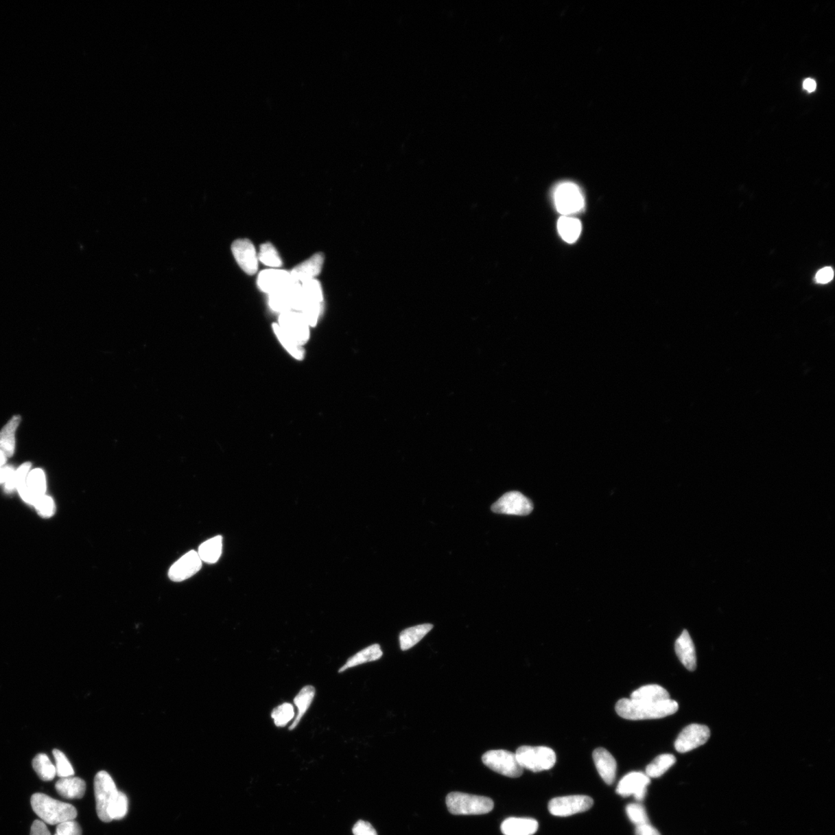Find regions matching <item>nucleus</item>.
<instances>
[{
    "label": "nucleus",
    "mask_w": 835,
    "mask_h": 835,
    "mask_svg": "<svg viewBox=\"0 0 835 835\" xmlns=\"http://www.w3.org/2000/svg\"><path fill=\"white\" fill-rule=\"evenodd\" d=\"M615 709L620 717L628 720H646L672 716L679 710V704L670 698L657 703L622 698Z\"/></svg>",
    "instance_id": "1"
},
{
    "label": "nucleus",
    "mask_w": 835,
    "mask_h": 835,
    "mask_svg": "<svg viewBox=\"0 0 835 835\" xmlns=\"http://www.w3.org/2000/svg\"><path fill=\"white\" fill-rule=\"evenodd\" d=\"M30 801L36 814L48 825H56L75 820L78 814L76 808L71 804L57 801L44 794L34 795Z\"/></svg>",
    "instance_id": "2"
},
{
    "label": "nucleus",
    "mask_w": 835,
    "mask_h": 835,
    "mask_svg": "<svg viewBox=\"0 0 835 835\" xmlns=\"http://www.w3.org/2000/svg\"><path fill=\"white\" fill-rule=\"evenodd\" d=\"M96 810L103 822H110L111 812L119 794L114 780L106 771L96 774L94 781Z\"/></svg>",
    "instance_id": "3"
},
{
    "label": "nucleus",
    "mask_w": 835,
    "mask_h": 835,
    "mask_svg": "<svg viewBox=\"0 0 835 835\" xmlns=\"http://www.w3.org/2000/svg\"><path fill=\"white\" fill-rule=\"evenodd\" d=\"M447 805L454 815H481L490 813L495 803L489 797L453 792L447 797Z\"/></svg>",
    "instance_id": "4"
},
{
    "label": "nucleus",
    "mask_w": 835,
    "mask_h": 835,
    "mask_svg": "<svg viewBox=\"0 0 835 835\" xmlns=\"http://www.w3.org/2000/svg\"><path fill=\"white\" fill-rule=\"evenodd\" d=\"M515 754L523 769L534 773L550 770L556 763V753L546 746H524Z\"/></svg>",
    "instance_id": "5"
},
{
    "label": "nucleus",
    "mask_w": 835,
    "mask_h": 835,
    "mask_svg": "<svg viewBox=\"0 0 835 835\" xmlns=\"http://www.w3.org/2000/svg\"><path fill=\"white\" fill-rule=\"evenodd\" d=\"M482 761L491 770L505 777L517 778L522 775L524 769L514 753L504 749L490 751L483 755Z\"/></svg>",
    "instance_id": "6"
},
{
    "label": "nucleus",
    "mask_w": 835,
    "mask_h": 835,
    "mask_svg": "<svg viewBox=\"0 0 835 835\" xmlns=\"http://www.w3.org/2000/svg\"><path fill=\"white\" fill-rule=\"evenodd\" d=\"M556 209L563 216H569L580 211L584 206L582 193L575 184L566 182L560 185L554 193Z\"/></svg>",
    "instance_id": "7"
},
{
    "label": "nucleus",
    "mask_w": 835,
    "mask_h": 835,
    "mask_svg": "<svg viewBox=\"0 0 835 835\" xmlns=\"http://www.w3.org/2000/svg\"><path fill=\"white\" fill-rule=\"evenodd\" d=\"M533 509L531 499L518 491L504 493L491 506V510L495 513L516 516H527Z\"/></svg>",
    "instance_id": "8"
},
{
    "label": "nucleus",
    "mask_w": 835,
    "mask_h": 835,
    "mask_svg": "<svg viewBox=\"0 0 835 835\" xmlns=\"http://www.w3.org/2000/svg\"><path fill=\"white\" fill-rule=\"evenodd\" d=\"M593 805L592 798L584 795L556 797L548 803V810L556 816H568L587 812Z\"/></svg>",
    "instance_id": "9"
},
{
    "label": "nucleus",
    "mask_w": 835,
    "mask_h": 835,
    "mask_svg": "<svg viewBox=\"0 0 835 835\" xmlns=\"http://www.w3.org/2000/svg\"><path fill=\"white\" fill-rule=\"evenodd\" d=\"M278 325L295 342L303 346L309 338V326L303 314L288 311L279 315Z\"/></svg>",
    "instance_id": "10"
},
{
    "label": "nucleus",
    "mask_w": 835,
    "mask_h": 835,
    "mask_svg": "<svg viewBox=\"0 0 835 835\" xmlns=\"http://www.w3.org/2000/svg\"><path fill=\"white\" fill-rule=\"evenodd\" d=\"M710 729L703 725L691 724L687 725L677 738L674 746L676 751L685 753L705 744L710 738Z\"/></svg>",
    "instance_id": "11"
},
{
    "label": "nucleus",
    "mask_w": 835,
    "mask_h": 835,
    "mask_svg": "<svg viewBox=\"0 0 835 835\" xmlns=\"http://www.w3.org/2000/svg\"><path fill=\"white\" fill-rule=\"evenodd\" d=\"M650 778L642 772H631L622 778L617 788V793L621 797L633 796L639 801H643L647 794Z\"/></svg>",
    "instance_id": "12"
},
{
    "label": "nucleus",
    "mask_w": 835,
    "mask_h": 835,
    "mask_svg": "<svg viewBox=\"0 0 835 835\" xmlns=\"http://www.w3.org/2000/svg\"><path fill=\"white\" fill-rule=\"evenodd\" d=\"M231 252L241 269L252 276L258 272L259 259L252 242L248 239H239L233 242Z\"/></svg>",
    "instance_id": "13"
},
{
    "label": "nucleus",
    "mask_w": 835,
    "mask_h": 835,
    "mask_svg": "<svg viewBox=\"0 0 835 835\" xmlns=\"http://www.w3.org/2000/svg\"><path fill=\"white\" fill-rule=\"evenodd\" d=\"M202 567L198 552L190 551L170 567L168 576L170 580L183 582L196 574Z\"/></svg>",
    "instance_id": "14"
},
{
    "label": "nucleus",
    "mask_w": 835,
    "mask_h": 835,
    "mask_svg": "<svg viewBox=\"0 0 835 835\" xmlns=\"http://www.w3.org/2000/svg\"><path fill=\"white\" fill-rule=\"evenodd\" d=\"M294 281L290 272L270 269L259 273L257 283L261 291L270 295L287 288Z\"/></svg>",
    "instance_id": "15"
},
{
    "label": "nucleus",
    "mask_w": 835,
    "mask_h": 835,
    "mask_svg": "<svg viewBox=\"0 0 835 835\" xmlns=\"http://www.w3.org/2000/svg\"><path fill=\"white\" fill-rule=\"evenodd\" d=\"M325 256L322 253L315 254L309 259L298 265L290 273L292 279L298 283L314 279L321 272L324 266Z\"/></svg>",
    "instance_id": "16"
},
{
    "label": "nucleus",
    "mask_w": 835,
    "mask_h": 835,
    "mask_svg": "<svg viewBox=\"0 0 835 835\" xmlns=\"http://www.w3.org/2000/svg\"><path fill=\"white\" fill-rule=\"evenodd\" d=\"M593 760L600 776L608 785L614 783L617 774V762L613 755L603 748L596 749L593 752Z\"/></svg>",
    "instance_id": "17"
},
{
    "label": "nucleus",
    "mask_w": 835,
    "mask_h": 835,
    "mask_svg": "<svg viewBox=\"0 0 835 835\" xmlns=\"http://www.w3.org/2000/svg\"><path fill=\"white\" fill-rule=\"evenodd\" d=\"M675 652L680 661L690 672H694L697 667L696 648L692 637L687 631H684L675 643Z\"/></svg>",
    "instance_id": "18"
},
{
    "label": "nucleus",
    "mask_w": 835,
    "mask_h": 835,
    "mask_svg": "<svg viewBox=\"0 0 835 835\" xmlns=\"http://www.w3.org/2000/svg\"><path fill=\"white\" fill-rule=\"evenodd\" d=\"M27 497L25 503L34 505L36 499L45 495L47 491V478L44 471L36 468L30 471L26 481Z\"/></svg>",
    "instance_id": "19"
},
{
    "label": "nucleus",
    "mask_w": 835,
    "mask_h": 835,
    "mask_svg": "<svg viewBox=\"0 0 835 835\" xmlns=\"http://www.w3.org/2000/svg\"><path fill=\"white\" fill-rule=\"evenodd\" d=\"M21 422V417L16 414L0 430V450L8 458L14 456L16 448V432Z\"/></svg>",
    "instance_id": "20"
},
{
    "label": "nucleus",
    "mask_w": 835,
    "mask_h": 835,
    "mask_svg": "<svg viewBox=\"0 0 835 835\" xmlns=\"http://www.w3.org/2000/svg\"><path fill=\"white\" fill-rule=\"evenodd\" d=\"M539 822L532 819L510 818L502 825L504 835H533L537 832Z\"/></svg>",
    "instance_id": "21"
},
{
    "label": "nucleus",
    "mask_w": 835,
    "mask_h": 835,
    "mask_svg": "<svg viewBox=\"0 0 835 835\" xmlns=\"http://www.w3.org/2000/svg\"><path fill=\"white\" fill-rule=\"evenodd\" d=\"M56 789L66 799H81L86 790V784L78 777L60 778L56 783Z\"/></svg>",
    "instance_id": "22"
},
{
    "label": "nucleus",
    "mask_w": 835,
    "mask_h": 835,
    "mask_svg": "<svg viewBox=\"0 0 835 835\" xmlns=\"http://www.w3.org/2000/svg\"><path fill=\"white\" fill-rule=\"evenodd\" d=\"M382 656L383 652L379 644L371 645L351 657L344 666L340 668L338 672L343 673L346 670L362 666L363 663L379 660Z\"/></svg>",
    "instance_id": "23"
},
{
    "label": "nucleus",
    "mask_w": 835,
    "mask_h": 835,
    "mask_svg": "<svg viewBox=\"0 0 835 835\" xmlns=\"http://www.w3.org/2000/svg\"><path fill=\"white\" fill-rule=\"evenodd\" d=\"M434 625L425 624L410 627L402 631L399 635L400 648L402 650H408L416 645L428 635Z\"/></svg>",
    "instance_id": "24"
},
{
    "label": "nucleus",
    "mask_w": 835,
    "mask_h": 835,
    "mask_svg": "<svg viewBox=\"0 0 835 835\" xmlns=\"http://www.w3.org/2000/svg\"><path fill=\"white\" fill-rule=\"evenodd\" d=\"M315 696L316 690L312 685L303 687L300 692L297 694V696L294 698V704L298 709V713L294 722H292L289 728L290 731L294 730L298 727V723L301 722V719L306 714L311 704H312Z\"/></svg>",
    "instance_id": "25"
},
{
    "label": "nucleus",
    "mask_w": 835,
    "mask_h": 835,
    "mask_svg": "<svg viewBox=\"0 0 835 835\" xmlns=\"http://www.w3.org/2000/svg\"><path fill=\"white\" fill-rule=\"evenodd\" d=\"M223 548V538L221 535L210 539L201 544L198 548V556L202 563L214 564L221 558Z\"/></svg>",
    "instance_id": "26"
},
{
    "label": "nucleus",
    "mask_w": 835,
    "mask_h": 835,
    "mask_svg": "<svg viewBox=\"0 0 835 835\" xmlns=\"http://www.w3.org/2000/svg\"><path fill=\"white\" fill-rule=\"evenodd\" d=\"M670 698L668 692L657 685H648L638 688L631 694V699L646 703H657Z\"/></svg>",
    "instance_id": "27"
},
{
    "label": "nucleus",
    "mask_w": 835,
    "mask_h": 835,
    "mask_svg": "<svg viewBox=\"0 0 835 835\" xmlns=\"http://www.w3.org/2000/svg\"><path fill=\"white\" fill-rule=\"evenodd\" d=\"M558 231L563 239L568 243L577 241L580 236L582 224L578 219L569 216H562L558 222Z\"/></svg>",
    "instance_id": "28"
},
{
    "label": "nucleus",
    "mask_w": 835,
    "mask_h": 835,
    "mask_svg": "<svg viewBox=\"0 0 835 835\" xmlns=\"http://www.w3.org/2000/svg\"><path fill=\"white\" fill-rule=\"evenodd\" d=\"M676 763V758L672 754H662L658 755L647 768L646 774L650 778H658L666 773L670 767Z\"/></svg>",
    "instance_id": "29"
},
{
    "label": "nucleus",
    "mask_w": 835,
    "mask_h": 835,
    "mask_svg": "<svg viewBox=\"0 0 835 835\" xmlns=\"http://www.w3.org/2000/svg\"><path fill=\"white\" fill-rule=\"evenodd\" d=\"M33 767L38 777L44 781H51L57 775L56 766L46 754L36 755L33 760Z\"/></svg>",
    "instance_id": "30"
},
{
    "label": "nucleus",
    "mask_w": 835,
    "mask_h": 835,
    "mask_svg": "<svg viewBox=\"0 0 835 835\" xmlns=\"http://www.w3.org/2000/svg\"><path fill=\"white\" fill-rule=\"evenodd\" d=\"M32 467V462H27L16 469L11 478L4 484L5 492L10 493L25 486L27 475Z\"/></svg>",
    "instance_id": "31"
},
{
    "label": "nucleus",
    "mask_w": 835,
    "mask_h": 835,
    "mask_svg": "<svg viewBox=\"0 0 835 835\" xmlns=\"http://www.w3.org/2000/svg\"><path fill=\"white\" fill-rule=\"evenodd\" d=\"M258 259L260 263L272 269H277L283 266L282 259L280 258L277 248L271 243H265L261 246Z\"/></svg>",
    "instance_id": "32"
},
{
    "label": "nucleus",
    "mask_w": 835,
    "mask_h": 835,
    "mask_svg": "<svg viewBox=\"0 0 835 835\" xmlns=\"http://www.w3.org/2000/svg\"><path fill=\"white\" fill-rule=\"evenodd\" d=\"M273 331L275 332L277 337L280 341V343L283 344L285 350L287 351L292 357L298 360H301L303 357L304 351L303 347L297 344L294 340H292L288 335L286 334L281 328H280L278 324L273 325Z\"/></svg>",
    "instance_id": "33"
},
{
    "label": "nucleus",
    "mask_w": 835,
    "mask_h": 835,
    "mask_svg": "<svg viewBox=\"0 0 835 835\" xmlns=\"http://www.w3.org/2000/svg\"><path fill=\"white\" fill-rule=\"evenodd\" d=\"M272 718L277 727H285L294 718L295 711L294 706L290 703H283L276 707L272 711Z\"/></svg>",
    "instance_id": "34"
},
{
    "label": "nucleus",
    "mask_w": 835,
    "mask_h": 835,
    "mask_svg": "<svg viewBox=\"0 0 835 835\" xmlns=\"http://www.w3.org/2000/svg\"><path fill=\"white\" fill-rule=\"evenodd\" d=\"M288 287L270 295L269 304L271 309L280 314L292 310L287 292Z\"/></svg>",
    "instance_id": "35"
},
{
    "label": "nucleus",
    "mask_w": 835,
    "mask_h": 835,
    "mask_svg": "<svg viewBox=\"0 0 835 835\" xmlns=\"http://www.w3.org/2000/svg\"><path fill=\"white\" fill-rule=\"evenodd\" d=\"M305 302L315 301L322 303L324 301V294L320 283L316 280L311 279L309 281L301 283Z\"/></svg>",
    "instance_id": "36"
},
{
    "label": "nucleus",
    "mask_w": 835,
    "mask_h": 835,
    "mask_svg": "<svg viewBox=\"0 0 835 835\" xmlns=\"http://www.w3.org/2000/svg\"><path fill=\"white\" fill-rule=\"evenodd\" d=\"M322 303L306 301L303 305L301 314L310 327H315L319 320L322 313Z\"/></svg>",
    "instance_id": "37"
},
{
    "label": "nucleus",
    "mask_w": 835,
    "mask_h": 835,
    "mask_svg": "<svg viewBox=\"0 0 835 835\" xmlns=\"http://www.w3.org/2000/svg\"><path fill=\"white\" fill-rule=\"evenodd\" d=\"M54 760H56V769L57 775L60 778L70 777L74 776L75 771L73 769L68 758L62 751L58 749H54L53 751Z\"/></svg>",
    "instance_id": "38"
},
{
    "label": "nucleus",
    "mask_w": 835,
    "mask_h": 835,
    "mask_svg": "<svg viewBox=\"0 0 835 835\" xmlns=\"http://www.w3.org/2000/svg\"><path fill=\"white\" fill-rule=\"evenodd\" d=\"M33 506L43 518H50L56 512V502L51 496L46 495L36 499Z\"/></svg>",
    "instance_id": "39"
},
{
    "label": "nucleus",
    "mask_w": 835,
    "mask_h": 835,
    "mask_svg": "<svg viewBox=\"0 0 835 835\" xmlns=\"http://www.w3.org/2000/svg\"><path fill=\"white\" fill-rule=\"evenodd\" d=\"M626 812L630 820L637 826L649 823L647 812L642 804H629L626 808Z\"/></svg>",
    "instance_id": "40"
},
{
    "label": "nucleus",
    "mask_w": 835,
    "mask_h": 835,
    "mask_svg": "<svg viewBox=\"0 0 835 835\" xmlns=\"http://www.w3.org/2000/svg\"><path fill=\"white\" fill-rule=\"evenodd\" d=\"M128 806H129V801H128L126 795L119 791L118 799L111 812L112 821L124 819L128 812Z\"/></svg>",
    "instance_id": "41"
},
{
    "label": "nucleus",
    "mask_w": 835,
    "mask_h": 835,
    "mask_svg": "<svg viewBox=\"0 0 835 835\" xmlns=\"http://www.w3.org/2000/svg\"><path fill=\"white\" fill-rule=\"evenodd\" d=\"M82 828L75 820L67 821L58 825L54 835H82Z\"/></svg>",
    "instance_id": "42"
},
{
    "label": "nucleus",
    "mask_w": 835,
    "mask_h": 835,
    "mask_svg": "<svg viewBox=\"0 0 835 835\" xmlns=\"http://www.w3.org/2000/svg\"><path fill=\"white\" fill-rule=\"evenodd\" d=\"M353 833L355 835H377L375 829L370 823L364 821H359L353 827Z\"/></svg>",
    "instance_id": "43"
},
{
    "label": "nucleus",
    "mask_w": 835,
    "mask_h": 835,
    "mask_svg": "<svg viewBox=\"0 0 835 835\" xmlns=\"http://www.w3.org/2000/svg\"><path fill=\"white\" fill-rule=\"evenodd\" d=\"M834 278V271L831 267H825L816 273L815 277L816 282L820 284H826L831 282Z\"/></svg>",
    "instance_id": "44"
},
{
    "label": "nucleus",
    "mask_w": 835,
    "mask_h": 835,
    "mask_svg": "<svg viewBox=\"0 0 835 835\" xmlns=\"http://www.w3.org/2000/svg\"><path fill=\"white\" fill-rule=\"evenodd\" d=\"M30 835H51L46 825L41 821H35L30 831Z\"/></svg>",
    "instance_id": "45"
},
{
    "label": "nucleus",
    "mask_w": 835,
    "mask_h": 835,
    "mask_svg": "<svg viewBox=\"0 0 835 835\" xmlns=\"http://www.w3.org/2000/svg\"><path fill=\"white\" fill-rule=\"evenodd\" d=\"M635 834L636 835H661L660 832L649 823L637 826Z\"/></svg>",
    "instance_id": "46"
},
{
    "label": "nucleus",
    "mask_w": 835,
    "mask_h": 835,
    "mask_svg": "<svg viewBox=\"0 0 835 835\" xmlns=\"http://www.w3.org/2000/svg\"><path fill=\"white\" fill-rule=\"evenodd\" d=\"M15 469L11 466L0 467V484H5L13 475Z\"/></svg>",
    "instance_id": "47"
},
{
    "label": "nucleus",
    "mask_w": 835,
    "mask_h": 835,
    "mask_svg": "<svg viewBox=\"0 0 835 835\" xmlns=\"http://www.w3.org/2000/svg\"><path fill=\"white\" fill-rule=\"evenodd\" d=\"M803 86L804 89L808 91V93H813V91H814L816 89V84L813 79L808 78L803 82Z\"/></svg>",
    "instance_id": "48"
},
{
    "label": "nucleus",
    "mask_w": 835,
    "mask_h": 835,
    "mask_svg": "<svg viewBox=\"0 0 835 835\" xmlns=\"http://www.w3.org/2000/svg\"><path fill=\"white\" fill-rule=\"evenodd\" d=\"M8 457L0 450V467L5 466Z\"/></svg>",
    "instance_id": "49"
}]
</instances>
